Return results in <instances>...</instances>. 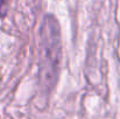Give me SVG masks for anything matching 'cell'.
Listing matches in <instances>:
<instances>
[{
    "label": "cell",
    "mask_w": 120,
    "mask_h": 119,
    "mask_svg": "<svg viewBox=\"0 0 120 119\" xmlns=\"http://www.w3.org/2000/svg\"><path fill=\"white\" fill-rule=\"evenodd\" d=\"M40 74L47 86L54 85L61 62L62 42L57 20L45 15L40 27Z\"/></svg>",
    "instance_id": "obj_1"
},
{
    "label": "cell",
    "mask_w": 120,
    "mask_h": 119,
    "mask_svg": "<svg viewBox=\"0 0 120 119\" xmlns=\"http://www.w3.org/2000/svg\"><path fill=\"white\" fill-rule=\"evenodd\" d=\"M8 0H0V18H4L7 13Z\"/></svg>",
    "instance_id": "obj_2"
}]
</instances>
